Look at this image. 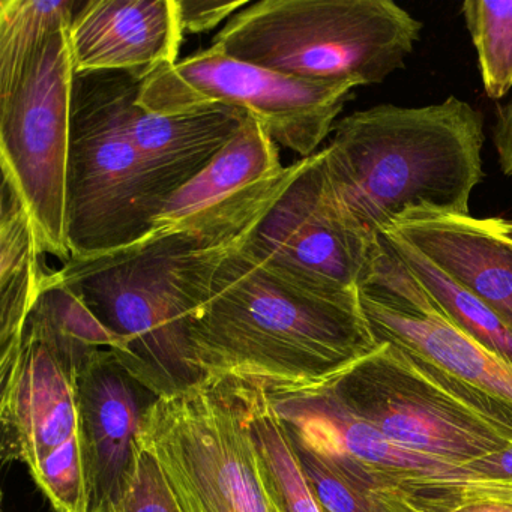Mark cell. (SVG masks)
Masks as SVG:
<instances>
[{
  "instance_id": "cb8c5ba5",
  "label": "cell",
  "mask_w": 512,
  "mask_h": 512,
  "mask_svg": "<svg viewBox=\"0 0 512 512\" xmlns=\"http://www.w3.org/2000/svg\"><path fill=\"white\" fill-rule=\"evenodd\" d=\"M461 13L478 56L485 94L500 100L512 88V0H466Z\"/></svg>"
},
{
  "instance_id": "44dd1931",
  "label": "cell",
  "mask_w": 512,
  "mask_h": 512,
  "mask_svg": "<svg viewBox=\"0 0 512 512\" xmlns=\"http://www.w3.org/2000/svg\"><path fill=\"white\" fill-rule=\"evenodd\" d=\"M389 247L412 272L440 311L461 331L512 364V325L443 274L424 254L394 233H383Z\"/></svg>"
},
{
  "instance_id": "f1b7e54d",
  "label": "cell",
  "mask_w": 512,
  "mask_h": 512,
  "mask_svg": "<svg viewBox=\"0 0 512 512\" xmlns=\"http://www.w3.org/2000/svg\"><path fill=\"white\" fill-rule=\"evenodd\" d=\"M493 143L503 175L512 176V98L497 109Z\"/></svg>"
},
{
  "instance_id": "603a6c76",
  "label": "cell",
  "mask_w": 512,
  "mask_h": 512,
  "mask_svg": "<svg viewBox=\"0 0 512 512\" xmlns=\"http://www.w3.org/2000/svg\"><path fill=\"white\" fill-rule=\"evenodd\" d=\"M83 2L0 0V100L10 97L44 44L71 28Z\"/></svg>"
},
{
  "instance_id": "f546056e",
  "label": "cell",
  "mask_w": 512,
  "mask_h": 512,
  "mask_svg": "<svg viewBox=\"0 0 512 512\" xmlns=\"http://www.w3.org/2000/svg\"><path fill=\"white\" fill-rule=\"evenodd\" d=\"M467 466L476 470V472L482 473V475L512 481V445L503 449L502 452H496V454L472 461Z\"/></svg>"
},
{
  "instance_id": "4fadbf2b",
  "label": "cell",
  "mask_w": 512,
  "mask_h": 512,
  "mask_svg": "<svg viewBox=\"0 0 512 512\" xmlns=\"http://www.w3.org/2000/svg\"><path fill=\"white\" fill-rule=\"evenodd\" d=\"M286 175L274 140L248 116L212 163L167 200L143 241L190 235L217 244L238 242L275 199Z\"/></svg>"
},
{
  "instance_id": "7a4b0ae2",
  "label": "cell",
  "mask_w": 512,
  "mask_h": 512,
  "mask_svg": "<svg viewBox=\"0 0 512 512\" xmlns=\"http://www.w3.org/2000/svg\"><path fill=\"white\" fill-rule=\"evenodd\" d=\"M484 121L460 98L344 116L323 149L329 181L347 211L379 238L407 212L469 214L484 179Z\"/></svg>"
},
{
  "instance_id": "7402d4cb",
  "label": "cell",
  "mask_w": 512,
  "mask_h": 512,
  "mask_svg": "<svg viewBox=\"0 0 512 512\" xmlns=\"http://www.w3.org/2000/svg\"><path fill=\"white\" fill-rule=\"evenodd\" d=\"M251 433L263 485L277 512H325L265 388L251 383Z\"/></svg>"
},
{
  "instance_id": "d4e9b609",
  "label": "cell",
  "mask_w": 512,
  "mask_h": 512,
  "mask_svg": "<svg viewBox=\"0 0 512 512\" xmlns=\"http://www.w3.org/2000/svg\"><path fill=\"white\" fill-rule=\"evenodd\" d=\"M56 512H89V491L79 434L29 470Z\"/></svg>"
},
{
  "instance_id": "9a60e30c",
  "label": "cell",
  "mask_w": 512,
  "mask_h": 512,
  "mask_svg": "<svg viewBox=\"0 0 512 512\" xmlns=\"http://www.w3.org/2000/svg\"><path fill=\"white\" fill-rule=\"evenodd\" d=\"M157 398L113 352L95 356L77 377L89 511L112 502L127 487L143 451V419Z\"/></svg>"
},
{
  "instance_id": "8fae6325",
  "label": "cell",
  "mask_w": 512,
  "mask_h": 512,
  "mask_svg": "<svg viewBox=\"0 0 512 512\" xmlns=\"http://www.w3.org/2000/svg\"><path fill=\"white\" fill-rule=\"evenodd\" d=\"M320 385L386 439L455 464L502 452L512 434L467 406L392 344Z\"/></svg>"
},
{
  "instance_id": "ac0fdd59",
  "label": "cell",
  "mask_w": 512,
  "mask_h": 512,
  "mask_svg": "<svg viewBox=\"0 0 512 512\" xmlns=\"http://www.w3.org/2000/svg\"><path fill=\"white\" fill-rule=\"evenodd\" d=\"M248 116L244 110L221 104L178 115L148 112L137 100L131 104V142L160 211L229 145Z\"/></svg>"
},
{
  "instance_id": "2e32d148",
  "label": "cell",
  "mask_w": 512,
  "mask_h": 512,
  "mask_svg": "<svg viewBox=\"0 0 512 512\" xmlns=\"http://www.w3.org/2000/svg\"><path fill=\"white\" fill-rule=\"evenodd\" d=\"M178 0H89L70 29L74 71H118L145 82L178 59Z\"/></svg>"
},
{
  "instance_id": "6da1fadb",
  "label": "cell",
  "mask_w": 512,
  "mask_h": 512,
  "mask_svg": "<svg viewBox=\"0 0 512 512\" xmlns=\"http://www.w3.org/2000/svg\"><path fill=\"white\" fill-rule=\"evenodd\" d=\"M190 335L205 379L263 388L322 382L379 347L359 298L292 283L239 242L218 266Z\"/></svg>"
},
{
  "instance_id": "277c9868",
  "label": "cell",
  "mask_w": 512,
  "mask_h": 512,
  "mask_svg": "<svg viewBox=\"0 0 512 512\" xmlns=\"http://www.w3.org/2000/svg\"><path fill=\"white\" fill-rule=\"evenodd\" d=\"M421 31L392 0H262L236 13L212 46L296 79L370 86L404 68Z\"/></svg>"
},
{
  "instance_id": "5bb4252c",
  "label": "cell",
  "mask_w": 512,
  "mask_h": 512,
  "mask_svg": "<svg viewBox=\"0 0 512 512\" xmlns=\"http://www.w3.org/2000/svg\"><path fill=\"white\" fill-rule=\"evenodd\" d=\"M2 463L32 467L79 434L77 376L26 325L16 352L0 358Z\"/></svg>"
},
{
  "instance_id": "ffe728a7",
  "label": "cell",
  "mask_w": 512,
  "mask_h": 512,
  "mask_svg": "<svg viewBox=\"0 0 512 512\" xmlns=\"http://www.w3.org/2000/svg\"><path fill=\"white\" fill-rule=\"evenodd\" d=\"M26 325L58 352L77 377L95 356L103 352L118 355L122 350L118 337L55 272L47 274L43 292Z\"/></svg>"
},
{
  "instance_id": "52a82bcc",
  "label": "cell",
  "mask_w": 512,
  "mask_h": 512,
  "mask_svg": "<svg viewBox=\"0 0 512 512\" xmlns=\"http://www.w3.org/2000/svg\"><path fill=\"white\" fill-rule=\"evenodd\" d=\"M140 445L155 458L181 512H277L251 433V383L206 379L146 412Z\"/></svg>"
},
{
  "instance_id": "83f0119b",
  "label": "cell",
  "mask_w": 512,
  "mask_h": 512,
  "mask_svg": "<svg viewBox=\"0 0 512 512\" xmlns=\"http://www.w3.org/2000/svg\"><path fill=\"white\" fill-rule=\"evenodd\" d=\"M182 26L185 32L200 34L217 28L221 22L229 19L233 13H239L248 2H197V0H178Z\"/></svg>"
},
{
  "instance_id": "ba28073f",
  "label": "cell",
  "mask_w": 512,
  "mask_h": 512,
  "mask_svg": "<svg viewBox=\"0 0 512 512\" xmlns=\"http://www.w3.org/2000/svg\"><path fill=\"white\" fill-rule=\"evenodd\" d=\"M356 88L275 73L211 46L145 80L137 104L158 115L235 107L256 119L274 142L308 158L334 130Z\"/></svg>"
},
{
  "instance_id": "e0dca14e",
  "label": "cell",
  "mask_w": 512,
  "mask_h": 512,
  "mask_svg": "<svg viewBox=\"0 0 512 512\" xmlns=\"http://www.w3.org/2000/svg\"><path fill=\"white\" fill-rule=\"evenodd\" d=\"M386 232L404 239L512 325V220L413 211Z\"/></svg>"
},
{
  "instance_id": "7c38bea8",
  "label": "cell",
  "mask_w": 512,
  "mask_h": 512,
  "mask_svg": "<svg viewBox=\"0 0 512 512\" xmlns=\"http://www.w3.org/2000/svg\"><path fill=\"white\" fill-rule=\"evenodd\" d=\"M70 29L56 32L0 100L2 175L16 188L44 254L71 259L67 239L68 169L76 71Z\"/></svg>"
},
{
  "instance_id": "30bf717a",
  "label": "cell",
  "mask_w": 512,
  "mask_h": 512,
  "mask_svg": "<svg viewBox=\"0 0 512 512\" xmlns=\"http://www.w3.org/2000/svg\"><path fill=\"white\" fill-rule=\"evenodd\" d=\"M359 304L377 344L388 343L467 406L512 434V364L454 325L383 236Z\"/></svg>"
},
{
  "instance_id": "5b68a950",
  "label": "cell",
  "mask_w": 512,
  "mask_h": 512,
  "mask_svg": "<svg viewBox=\"0 0 512 512\" xmlns=\"http://www.w3.org/2000/svg\"><path fill=\"white\" fill-rule=\"evenodd\" d=\"M265 391L290 433L386 511L455 512L478 502L512 503V481L386 439L347 412L320 383Z\"/></svg>"
},
{
  "instance_id": "3957f363",
  "label": "cell",
  "mask_w": 512,
  "mask_h": 512,
  "mask_svg": "<svg viewBox=\"0 0 512 512\" xmlns=\"http://www.w3.org/2000/svg\"><path fill=\"white\" fill-rule=\"evenodd\" d=\"M238 242L164 236L95 259H70L55 274L121 341L116 358L128 373L157 397H170L206 380L194 361L191 323Z\"/></svg>"
},
{
  "instance_id": "8992f818",
  "label": "cell",
  "mask_w": 512,
  "mask_h": 512,
  "mask_svg": "<svg viewBox=\"0 0 512 512\" xmlns=\"http://www.w3.org/2000/svg\"><path fill=\"white\" fill-rule=\"evenodd\" d=\"M140 86L118 71L74 79L67 202L71 259H95L140 244L160 212L130 137V107Z\"/></svg>"
},
{
  "instance_id": "484cf974",
  "label": "cell",
  "mask_w": 512,
  "mask_h": 512,
  "mask_svg": "<svg viewBox=\"0 0 512 512\" xmlns=\"http://www.w3.org/2000/svg\"><path fill=\"white\" fill-rule=\"evenodd\" d=\"M287 430V428H286ZM289 434L296 457L304 470L311 490L325 512H389L382 505L359 493L346 479L341 478L310 445L296 434Z\"/></svg>"
},
{
  "instance_id": "4dcf8cb0",
  "label": "cell",
  "mask_w": 512,
  "mask_h": 512,
  "mask_svg": "<svg viewBox=\"0 0 512 512\" xmlns=\"http://www.w3.org/2000/svg\"><path fill=\"white\" fill-rule=\"evenodd\" d=\"M455 512H512V503L509 502H478L464 506Z\"/></svg>"
},
{
  "instance_id": "9c48e42d",
  "label": "cell",
  "mask_w": 512,
  "mask_h": 512,
  "mask_svg": "<svg viewBox=\"0 0 512 512\" xmlns=\"http://www.w3.org/2000/svg\"><path fill=\"white\" fill-rule=\"evenodd\" d=\"M379 238L338 199L319 151L287 167L286 181L239 247L286 280L334 298H359Z\"/></svg>"
},
{
  "instance_id": "d6986e66",
  "label": "cell",
  "mask_w": 512,
  "mask_h": 512,
  "mask_svg": "<svg viewBox=\"0 0 512 512\" xmlns=\"http://www.w3.org/2000/svg\"><path fill=\"white\" fill-rule=\"evenodd\" d=\"M0 358L19 349L47 272L31 214L8 179L0 193Z\"/></svg>"
},
{
  "instance_id": "4316f807",
  "label": "cell",
  "mask_w": 512,
  "mask_h": 512,
  "mask_svg": "<svg viewBox=\"0 0 512 512\" xmlns=\"http://www.w3.org/2000/svg\"><path fill=\"white\" fill-rule=\"evenodd\" d=\"M89 512H181V509L160 464L143 449L125 490L112 502Z\"/></svg>"
}]
</instances>
